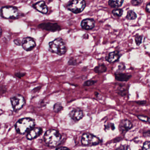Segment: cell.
I'll return each instance as SVG.
<instances>
[{"label": "cell", "instance_id": "6da1fadb", "mask_svg": "<svg viewBox=\"0 0 150 150\" xmlns=\"http://www.w3.org/2000/svg\"><path fill=\"white\" fill-rule=\"evenodd\" d=\"M49 51L53 53L62 55L67 53V46L65 41L62 38H57L49 42Z\"/></svg>", "mask_w": 150, "mask_h": 150}, {"label": "cell", "instance_id": "7a4b0ae2", "mask_svg": "<svg viewBox=\"0 0 150 150\" xmlns=\"http://www.w3.org/2000/svg\"><path fill=\"white\" fill-rule=\"evenodd\" d=\"M44 140L46 144L51 147H55L60 144L62 136L55 129H50L45 133Z\"/></svg>", "mask_w": 150, "mask_h": 150}, {"label": "cell", "instance_id": "3957f363", "mask_svg": "<svg viewBox=\"0 0 150 150\" xmlns=\"http://www.w3.org/2000/svg\"><path fill=\"white\" fill-rule=\"evenodd\" d=\"M35 124V121L33 119L30 118H23L16 122L15 128L17 133L20 134H24L33 129Z\"/></svg>", "mask_w": 150, "mask_h": 150}, {"label": "cell", "instance_id": "277c9868", "mask_svg": "<svg viewBox=\"0 0 150 150\" xmlns=\"http://www.w3.org/2000/svg\"><path fill=\"white\" fill-rule=\"evenodd\" d=\"M1 16L6 19H16L18 18L19 12L17 8L11 6L3 7L1 9Z\"/></svg>", "mask_w": 150, "mask_h": 150}, {"label": "cell", "instance_id": "5b68a950", "mask_svg": "<svg viewBox=\"0 0 150 150\" xmlns=\"http://www.w3.org/2000/svg\"><path fill=\"white\" fill-rule=\"evenodd\" d=\"M86 6L85 1L83 0H74L70 1L68 4V9L75 14L81 13L84 9Z\"/></svg>", "mask_w": 150, "mask_h": 150}, {"label": "cell", "instance_id": "8992f818", "mask_svg": "<svg viewBox=\"0 0 150 150\" xmlns=\"http://www.w3.org/2000/svg\"><path fill=\"white\" fill-rule=\"evenodd\" d=\"M100 143V141L98 137L90 133H85L82 136L81 143L84 146H95Z\"/></svg>", "mask_w": 150, "mask_h": 150}, {"label": "cell", "instance_id": "52a82bcc", "mask_svg": "<svg viewBox=\"0 0 150 150\" xmlns=\"http://www.w3.org/2000/svg\"><path fill=\"white\" fill-rule=\"evenodd\" d=\"M10 100L13 110L15 112L19 111L25 104L24 98L22 95L18 94L11 97Z\"/></svg>", "mask_w": 150, "mask_h": 150}, {"label": "cell", "instance_id": "ba28073f", "mask_svg": "<svg viewBox=\"0 0 150 150\" xmlns=\"http://www.w3.org/2000/svg\"><path fill=\"white\" fill-rule=\"evenodd\" d=\"M38 27L42 30L51 32L57 31L61 29V27L59 24L50 22L41 23L39 25Z\"/></svg>", "mask_w": 150, "mask_h": 150}, {"label": "cell", "instance_id": "9c48e42d", "mask_svg": "<svg viewBox=\"0 0 150 150\" xmlns=\"http://www.w3.org/2000/svg\"><path fill=\"white\" fill-rule=\"evenodd\" d=\"M23 48L26 51H30L35 48L36 43L35 40L31 37L24 38L22 41Z\"/></svg>", "mask_w": 150, "mask_h": 150}, {"label": "cell", "instance_id": "30bf717a", "mask_svg": "<svg viewBox=\"0 0 150 150\" xmlns=\"http://www.w3.org/2000/svg\"><path fill=\"white\" fill-rule=\"evenodd\" d=\"M81 27L84 30H92L95 26V21L93 18H87L83 19L80 24Z\"/></svg>", "mask_w": 150, "mask_h": 150}, {"label": "cell", "instance_id": "8fae6325", "mask_svg": "<svg viewBox=\"0 0 150 150\" xmlns=\"http://www.w3.org/2000/svg\"><path fill=\"white\" fill-rule=\"evenodd\" d=\"M33 7L42 14H46L48 12V8L44 1H40L33 5Z\"/></svg>", "mask_w": 150, "mask_h": 150}, {"label": "cell", "instance_id": "7c38bea8", "mask_svg": "<svg viewBox=\"0 0 150 150\" xmlns=\"http://www.w3.org/2000/svg\"><path fill=\"white\" fill-rule=\"evenodd\" d=\"M133 127L132 123L127 119H123L121 121L119 125V129L121 133L125 134L131 129Z\"/></svg>", "mask_w": 150, "mask_h": 150}, {"label": "cell", "instance_id": "4fadbf2b", "mask_svg": "<svg viewBox=\"0 0 150 150\" xmlns=\"http://www.w3.org/2000/svg\"><path fill=\"white\" fill-rule=\"evenodd\" d=\"M121 57L120 52L117 50L109 53L108 55L105 57V60L109 63H114L118 61Z\"/></svg>", "mask_w": 150, "mask_h": 150}, {"label": "cell", "instance_id": "5bb4252c", "mask_svg": "<svg viewBox=\"0 0 150 150\" xmlns=\"http://www.w3.org/2000/svg\"><path fill=\"white\" fill-rule=\"evenodd\" d=\"M42 133V129L40 128H35L32 129L26 135V138L29 140H32L38 137Z\"/></svg>", "mask_w": 150, "mask_h": 150}, {"label": "cell", "instance_id": "9a60e30c", "mask_svg": "<svg viewBox=\"0 0 150 150\" xmlns=\"http://www.w3.org/2000/svg\"><path fill=\"white\" fill-rule=\"evenodd\" d=\"M69 116L75 121H78L83 117V113L80 109L76 108L70 112Z\"/></svg>", "mask_w": 150, "mask_h": 150}, {"label": "cell", "instance_id": "2e32d148", "mask_svg": "<svg viewBox=\"0 0 150 150\" xmlns=\"http://www.w3.org/2000/svg\"><path fill=\"white\" fill-rule=\"evenodd\" d=\"M115 79L120 82H127L131 78L132 75L129 74L121 72H116L115 73Z\"/></svg>", "mask_w": 150, "mask_h": 150}, {"label": "cell", "instance_id": "e0dca14e", "mask_svg": "<svg viewBox=\"0 0 150 150\" xmlns=\"http://www.w3.org/2000/svg\"><path fill=\"white\" fill-rule=\"evenodd\" d=\"M123 2H124V1H122V0H118V1L110 0L108 1V4L111 8L118 9L119 7L122 6Z\"/></svg>", "mask_w": 150, "mask_h": 150}, {"label": "cell", "instance_id": "ac0fdd59", "mask_svg": "<svg viewBox=\"0 0 150 150\" xmlns=\"http://www.w3.org/2000/svg\"><path fill=\"white\" fill-rule=\"evenodd\" d=\"M107 68L104 63L99 64L94 68V71L97 74H101L106 72Z\"/></svg>", "mask_w": 150, "mask_h": 150}, {"label": "cell", "instance_id": "d6986e66", "mask_svg": "<svg viewBox=\"0 0 150 150\" xmlns=\"http://www.w3.org/2000/svg\"><path fill=\"white\" fill-rule=\"evenodd\" d=\"M118 89V94L122 96H125L127 93V86L123 84H120Z\"/></svg>", "mask_w": 150, "mask_h": 150}, {"label": "cell", "instance_id": "ffe728a7", "mask_svg": "<svg viewBox=\"0 0 150 150\" xmlns=\"http://www.w3.org/2000/svg\"><path fill=\"white\" fill-rule=\"evenodd\" d=\"M126 18L128 20H134L137 18V15L134 11L132 10H129L127 12Z\"/></svg>", "mask_w": 150, "mask_h": 150}, {"label": "cell", "instance_id": "44dd1931", "mask_svg": "<svg viewBox=\"0 0 150 150\" xmlns=\"http://www.w3.org/2000/svg\"><path fill=\"white\" fill-rule=\"evenodd\" d=\"M112 12V14L114 16L116 17H120L122 16L123 13V11L122 9L118 8V9H115L113 10Z\"/></svg>", "mask_w": 150, "mask_h": 150}, {"label": "cell", "instance_id": "7402d4cb", "mask_svg": "<svg viewBox=\"0 0 150 150\" xmlns=\"http://www.w3.org/2000/svg\"><path fill=\"white\" fill-rule=\"evenodd\" d=\"M143 36L139 35L138 34H136L134 36V40L137 46H139L142 43Z\"/></svg>", "mask_w": 150, "mask_h": 150}, {"label": "cell", "instance_id": "603a6c76", "mask_svg": "<svg viewBox=\"0 0 150 150\" xmlns=\"http://www.w3.org/2000/svg\"><path fill=\"white\" fill-rule=\"evenodd\" d=\"M63 109V107L61 103H57L54 106V110L56 112H59Z\"/></svg>", "mask_w": 150, "mask_h": 150}, {"label": "cell", "instance_id": "cb8c5ba5", "mask_svg": "<svg viewBox=\"0 0 150 150\" xmlns=\"http://www.w3.org/2000/svg\"><path fill=\"white\" fill-rule=\"evenodd\" d=\"M97 81L93 80H89L84 82L83 85L84 86H90L93 85L97 83Z\"/></svg>", "mask_w": 150, "mask_h": 150}, {"label": "cell", "instance_id": "d4e9b609", "mask_svg": "<svg viewBox=\"0 0 150 150\" xmlns=\"http://www.w3.org/2000/svg\"><path fill=\"white\" fill-rule=\"evenodd\" d=\"M137 118H138L139 119L142 121L150 123V118L147 117V116H143V115H138V116H137Z\"/></svg>", "mask_w": 150, "mask_h": 150}, {"label": "cell", "instance_id": "484cf974", "mask_svg": "<svg viewBox=\"0 0 150 150\" xmlns=\"http://www.w3.org/2000/svg\"><path fill=\"white\" fill-rule=\"evenodd\" d=\"M143 1L142 0H132L131 4L132 5L134 6H139L142 3Z\"/></svg>", "mask_w": 150, "mask_h": 150}, {"label": "cell", "instance_id": "4316f807", "mask_svg": "<svg viewBox=\"0 0 150 150\" xmlns=\"http://www.w3.org/2000/svg\"><path fill=\"white\" fill-rule=\"evenodd\" d=\"M68 64L71 66H76L78 64V63L76 59H74V58H71L69 60Z\"/></svg>", "mask_w": 150, "mask_h": 150}, {"label": "cell", "instance_id": "83f0119b", "mask_svg": "<svg viewBox=\"0 0 150 150\" xmlns=\"http://www.w3.org/2000/svg\"><path fill=\"white\" fill-rule=\"evenodd\" d=\"M142 150H150V141L144 143L142 147Z\"/></svg>", "mask_w": 150, "mask_h": 150}, {"label": "cell", "instance_id": "f1b7e54d", "mask_svg": "<svg viewBox=\"0 0 150 150\" xmlns=\"http://www.w3.org/2000/svg\"><path fill=\"white\" fill-rule=\"evenodd\" d=\"M126 69L125 65L123 63H120L118 66V69L120 71H123Z\"/></svg>", "mask_w": 150, "mask_h": 150}, {"label": "cell", "instance_id": "f546056e", "mask_svg": "<svg viewBox=\"0 0 150 150\" xmlns=\"http://www.w3.org/2000/svg\"><path fill=\"white\" fill-rule=\"evenodd\" d=\"M145 10L148 13H150V2L146 4Z\"/></svg>", "mask_w": 150, "mask_h": 150}, {"label": "cell", "instance_id": "4dcf8cb0", "mask_svg": "<svg viewBox=\"0 0 150 150\" xmlns=\"http://www.w3.org/2000/svg\"><path fill=\"white\" fill-rule=\"evenodd\" d=\"M14 43L15 44L18 45H22V41L19 39L15 40H14Z\"/></svg>", "mask_w": 150, "mask_h": 150}, {"label": "cell", "instance_id": "1f68e13d", "mask_svg": "<svg viewBox=\"0 0 150 150\" xmlns=\"http://www.w3.org/2000/svg\"><path fill=\"white\" fill-rule=\"evenodd\" d=\"M25 73L19 72V73H16V76L18 77H21L25 75Z\"/></svg>", "mask_w": 150, "mask_h": 150}, {"label": "cell", "instance_id": "d6a6232c", "mask_svg": "<svg viewBox=\"0 0 150 150\" xmlns=\"http://www.w3.org/2000/svg\"><path fill=\"white\" fill-rule=\"evenodd\" d=\"M55 150H70L68 148H67V147H59V148H57Z\"/></svg>", "mask_w": 150, "mask_h": 150}, {"label": "cell", "instance_id": "836d02e7", "mask_svg": "<svg viewBox=\"0 0 150 150\" xmlns=\"http://www.w3.org/2000/svg\"><path fill=\"white\" fill-rule=\"evenodd\" d=\"M143 135H144V136L150 137V130H149V131L144 132L143 134Z\"/></svg>", "mask_w": 150, "mask_h": 150}, {"label": "cell", "instance_id": "e575fe53", "mask_svg": "<svg viewBox=\"0 0 150 150\" xmlns=\"http://www.w3.org/2000/svg\"><path fill=\"white\" fill-rule=\"evenodd\" d=\"M127 149V146H122L121 147H120L117 149V150H126Z\"/></svg>", "mask_w": 150, "mask_h": 150}, {"label": "cell", "instance_id": "d590c367", "mask_svg": "<svg viewBox=\"0 0 150 150\" xmlns=\"http://www.w3.org/2000/svg\"><path fill=\"white\" fill-rule=\"evenodd\" d=\"M137 104H139V105H144L146 103V101H138L137 102Z\"/></svg>", "mask_w": 150, "mask_h": 150}, {"label": "cell", "instance_id": "8d00e7d4", "mask_svg": "<svg viewBox=\"0 0 150 150\" xmlns=\"http://www.w3.org/2000/svg\"><path fill=\"white\" fill-rule=\"evenodd\" d=\"M2 33V31L1 28L0 27V37L1 36Z\"/></svg>", "mask_w": 150, "mask_h": 150}]
</instances>
